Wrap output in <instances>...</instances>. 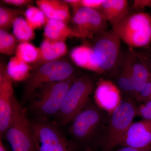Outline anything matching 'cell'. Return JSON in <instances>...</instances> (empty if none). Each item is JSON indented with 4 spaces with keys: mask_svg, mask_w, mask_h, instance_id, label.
Wrapping results in <instances>:
<instances>
[{
    "mask_svg": "<svg viewBox=\"0 0 151 151\" xmlns=\"http://www.w3.org/2000/svg\"><path fill=\"white\" fill-rule=\"evenodd\" d=\"M45 27L44 35L45 39L51 40L65 42L70 37H75L72 29L70 28L65 22L46 18Z\"/></svg>",
    "mask_w": 151,
    "mask_h": 151,
    "instance_id": "e0dca14e",
    "label": "cell"
},
{
    "mask_svg": "<svg viewBox=\"0 0 151 151\" xmlns=\"http://www.w3.org/2000/svg\"><path fill=\"white\" fill-rule=\"evenodd\" d=\"M109 116L97 104L89 102L68 124L70 140L76 147L94 148L102 136Z\"/></svg>",
    "mask_w": 151,
    "mask_h": 151,
    "instance_id": "6da1fadb",
    "label": "cell"
},
{
    "mask_svg": "<svg viewBox=\"0 0 151 151\" xmlns=\"http://www.w3.org/2000/svg\"><path fill=\"white\" fill-rule=\"evenodd\" d=\"M147 7H151V0H134L132 8L135 10L143 9Z\"/></svg>",
    "mask_w": 151,
    "mask_h": 151,
    "instance_id": "4dcf8cb0",
    "label": "cell"
},
{
    "mask_svg": "<svg viewBox=\"0 0 151 151\" xmlns=\"http://www.w3.org/2000/svg\"><path fill=\"white\" fill-rule=\"evenodd\" d=\"M23 11L19 9L0 8V28L6 30L12 26L14 21L23 14Z\"/></svg>",
    "mask_w": 151,
    "mask_h": 151,
    "instance_id": "484cf974",
    "label": "cell"
},
{
    "mask_svg": "<svg viewBox=\"0 0 151 151\" xmlns=\"http://www.w3.org/2000/svg\"><path fill=\"white\" fill-rule=\"evenodd\" d=\"M6 68L9 75L15 81L26 80L31 72L29 64L16 55L11 58Z\"/></svg>",
    "mask_w": 151,
    "mask_h": 151,
    "instance_id": "ffe728a7",
    "label": "cell"
},
{
    "mask_svg": "<svg viewBox=\"0 0 151 151\" xmlns=\"http://www.w3.org/2000/svg\"><path fill=\"white\" fill-rule=\"evenodd\" d=\"M138 107L131 99L122 100L109 116L108 123L97 145L106 151L119 146L137 113Z\"/></svg>",
    "mask_w": 151,
    "mask_h": 151,
    "instance_id": "3957f363",
    "label": "cell"
},
{
    "mask_svg": "<svg viewBox=\"0 0 151 151\" xmlns=\"http://www.w3.org/2000/svg\"><path fill=\"white\" fill-rule=\"evenodd\" d=\"M137 115L143 119L151 120V100L145 102L138 107Z\"/></svg>",
    "mask_w": 151,
    "mask_h": 151,
    "instance_id": "83f0119b",
    "label": "cell"
},
{
    "mask_svg": "<svg viewBox=\"0 0 151 151\" xmlns=\"http://www.w3.org/2000/svg\"><path fill=\"white\" fill-rule=\"evenodd\" d=\"M86 151H96V150L94 149V148H90V149H86Z\"/></svg>",
    "mask_w": 151,
    "mask_h": 151,
    "instance_id": "d590c367",
    "label": "cell"
},
{
    "mask_svg": "<svg viewBox=\"0 0 151 151\" xmlns=\"http://www.w3.org/2000/svg\"><path fill=\"white\" fill-rule=\"evenodd\" d=\"M25 19L34 29L45 25L46 17L39 7L29 6L25 12Z\"/></svg>",
    "mask_w": 151,
    "mask_h": 151,
    "instance_id": "d4e9b609",
    "label": "cell"
},
{
    "mask_svg": "<svg viewBox=\"0 0 151 151\" xmlns=\"http://www.w3.org/2000/svg\"><path fill=\"white\" fill-rule=\"evenodd\" d=\"M16 56L29 64L38 62L40 57V48L34 46L29 42L19 44L16 51Z\"/></svg>",
    "mask_w": 151,
    "mask_h": 151,
    "instance_id": "603a6c76",
    "label": "cell"
},
{
    "mask_svg": "<svg viewBox=\"0 0 151 151\" xmlns=\"http://www.w3.org/2000/svg\"><path fill=\"white\" fill-rule=\"evenodd\" d=\"M70 58L79 67L99 73L92 47L86 45L76 47L71 51Z\"/></svg>",
    "mask_w": 151,
    "mask_h": 151,
    "instance_id": "ac0fdd59",
    "label": "cell"
},
{
    "mask_svg": "<svg viewBox=\"0 0 151 151\" xmlns=\"http://www.w3.org/2000/svg\"><path fill=\"white\" fill-rule=\"evenodd\" d=\"M94 99L98 106L110 115L122 102L119 87L108 80L100 79L95 92Z\"/></svg>",
    "mask_w": 151,
    "mask_h": 151,
    "instance_id": "4fadbf2b",
    "label": "cell"
},
{
    "mask_svg": "<svg viewBox=\"0 0 151 151\" xmlns=\"http://www.w3.org/2000/svg\"><path fill=\"white\" fill-rule=\"evenodd\" d=\"M72 23L76 37H94L107 31L108 22L100 10L81 7L73 13Z\"/></svg>",
    "mask_w": 151,
    "mask_h": 151,
    "instance_id": "9c48e42d",
    "label": "cell"
},
{
    "mask_svg": "<svg viewBox=\"0 0 151 151\" xmlns=\"http://www.w3.org/2000/svg\"><path fill=\"white\" fill-rule=\"evenodd\" d=\"M30 121L35 141L36 151H76L58 124L49 119L34 118Z\"/></svg>",
    "mask_w": 151,
    "mask_h": 151,
    "instance_id": "8992f818",
    "label": "cell"
},
{
    "mask_svg": "<svg viewBox=\"0 0 151 151\" xmlns=\"http://www.w3.org/2000/svg\"><path fill=\"white\" fill-rule=\"evenodd\" d=\"M81 0H66L64 1L72 7L74 13L81 7Z\"/></svg>",
    "mask_w": 151,
    "mask_h": 151,
    "instance_id": "d6a6232c",
    "label": "cell"
},
{
    "mask_svg": "<svg viewBox=\"0 0 151 151\" xmlns=\"http://www.w3.org/2000/svg\"><path fill=\"white\" fill-rule=\"evenodd\" d=\"M151 100V95L150 97V98H149V100H148V101H149V100Z\"/></svg>",
    "mask_w": 151,
    "mask_h": 151,
    "instance_id": "74e56055",
    "label": "cell"
},
{
    "mask_svg": "<svg viewBox=\"0 0 151 151\" xmlns=\"http://www.w3.org/2000/svg\"><path fill=\"white\" fill-rule=\"evenodd\" d=\"M4 3L16 6H22L28 4L31 2L29 0H4Z\"/></svg>",
    "mask_w": 151,
    "mask_h": 151,
    "instance_id": "1f68e13d",
    "label": "cell"
},
{
    "mask_svg": "<svg viewBox=\"0 0 151 151\" xmlns=\"http://www.w3.org/2000/svg\"><path fill=\"white\" fill-rule=\"evenodd\" d=\"M149 81H150L151 82V73H150V78H149Z\"/></svg>",
    "mask_w": 151,
    "mask_h": 151,
    "instance_id": "8d00e7d4",
    "label": "cell"
},
{
    "mask_svg": "<svg viewBox=\"0 0 151 151\" xmlns=\"http://www.w3.org/2000/svg\"><path fill=\"white\" fill-rule=\"evenodd\" d=\"M3 138L13 151H36L35 141L26 110L16 98L13 116Z\"/></svg>",
    "mask_w": 151,
    "mask_h": 151,
    "instance_id": "ba28073f",
    "label": "cell"
},
{
    "mask_svg": "<svg viewBox=\"0 0 151 151\" xmlns=\"http://www.w3.org/2000/svg\"><path fill=\"white\" fill-rule=\"evenodd\" d=\"M74 68L69 63L57 60L36 68L26 80L22 104L27 103L36 90L42 85L66 80L73 76Z\"/></svg>",
    "mask_w": 151,
    "mask_h": 151,
    "instance_id": "5b68a950",
    "label": "cell"
},
{
    "mask_svg": "<svg viewBox=\"0 0 151 151\" xmlns=\"http://www.w3.org/2000/svg\"><path fill=\"white\" fill-rule=\"evenodd\" d=\"M0 151H8L3 143L2 139L0 138Z\"/></svg>",
    "mask_w": 151,
    "mask_h": 151,
    "instance_id": "e575fe53",
    "label": "cell"
},
{
    "mask_svg": "<svg viewBox=\"0 0 151 151\" xmlns=\"http://www.w3.org/2000/svg\"><path fill=\"white\" fill-rule=\"evenodd\" d=\"M36 4L47 18L61 21L66 23L70 19L69 6L64 1L38 0Z\"/></svg>",
    "mask_w": 151,
    "mask_h": 151,
    "instance_id": "5bb4252c",
    "label": "cell"
},
{
    "mask_svg": "<svg viewBox=\"0 0 151 151\" xmlns=\"http://www.w3.org/2000/svg\"><path fill=\"white\" fill-rule=\"evenodd\" d=\"M94 89V82L88 76L76 78L56 116L58 124L65 126L69 124L89 103Z\"/></svg>",
    "mask_w": 151,
    "mask_h": 151,
    "instance_id": "52a82bcc",
    "label": "cell"
},
{
    "mask_svg": "<svg viewBox=\"0 0 151 151\" xmlns=\"http://www.w3.org/2000/svg\"><path fill=\"white\" fill-rule=\"evenodd\" d=\"M40 57L38 62L42 65L46 63L55 61L63 56L67 52L65 42L51 40L45 39L40 47Z\"/></svg>",
    "mask_w": 151,
    "mask_h": 151,
    "instance_id": "2e32d148",
    "label": "cell"
},
{
    "mask_svg": "<svg viewBox=\"0 0 151 151\" xmlns=\"http://www.w3.org/2000/svg\"><path fill=\"white\" fill-rule=\"evenodd\" d=\"M151 95V82L148 81L144 87L135 95L136 100L144 103L147 102Z\"/></svg>",
    "mask_w": 151,
    "mask_h": 151,
    "instance_id": "4316f807",
    "label": "cell"
},
{
    "mask_svg": "<svg viewBox=\"0 0 151 151\" xmlns=\"http://www.w3.org/2000/svg\"><path fill=\"white\" fill-rule=\"evenodd\" d=\"M104 1V0H81V6L100 11Z\"/></svg>",
    "mask_w": 151,
    "mask_h": 151,
    "instance_id": "f1b7e54d",
    "label": "cell"
},
{
    "mask_svg": "<svg viewBox=\"0 0 151 151\" xmlns=\"http://www.w3.org/2000/svg\"><path fill=\"white\" fill-rule=\"evenodd\" d=\"M132 55L125 61L122 72L118 76L117 84L122 91L134 96L132 70Z\"/></svg>",
    "mask_w": 151,
    "mask_h": 151,
    "instance_id": "44dd1931",
    "label": "cell"
},
{
    "mask_svg": "<svg viewBox=\"0 0 151 151\" xmlns=\"http://www.w3.org/2000/svg\"><path fill=\"white\" fill-rule=\"evenodd\" d=\"M140 60L145 64L151 73V48L139 55H138Z\"/></svg>",
    "mask_w": 151,
    "mask_h": 151,
    "instance_id": "f546056e",
    "label": "cell"
},
{
    "mask_svg": "<svg viewBox=\"0 0 151 151\" xmlns=\"http://www.w3.org/2000/svg\"><path fill=\"white\" fill-rule=\"evenodd\" d=\"M12 27L14 36L21 42H29L35 37L34 29L21 17L16 19Z\"/></svg>",
    "mask_w": 151,
    "mask_h": 151,
    "instance_id": "7402d4cb",
    "label": "cell"
},
{
    "mask_svg": "<svg viewBox=\"0 0 151 151\" xmlns=\"http://www.w3.org/2000/svg\"><path fill=\"white\" fill-rule=\"evenodd\" d=\"M76 77L49 83L38 88L28 100V110L35 118L49 119L56 116L65 94Z\"/></svg>",
    "mask_w": 151,
    "mask_h": 151,
    "instance_id": "7a4b0ae2",
    "label": "cell"
},
{
    "mask_svg": "<svg viewBox=\"0 0 151 151\" xmlns=\"http://www.w3.org/2000/svg\"><path fill=\"white\" fill-rule=\"evenodd\" d=\"M112 27L121 40L130 47H147L151 43V16L148 14L129 13Z\"/></svg>",
    "mask_w": 151,
    "mask_h": 151,
    "instance_id": "277c9868",
    "label": "cell"
},
{
    "mask_svg": "<svg viewBox=\"0 0 151 151\" xmlns=\"http://www.w3.org/2000/svg\"><path fill=\"white\" fill-rule=\"evenodd\" d=\"M100 11L111 26L120 21L129 13V4L126 0H104Z\"/></svg>",
    "mask_w": 151,
    "mask_h": 151,
    "instance_id": "9a60e30c",
    "label": "cell"
},
{
    "mask_svg": "<svg viewBox=\"0 0 151 151\" xmlns=\"http://www.w3.org/2000/svg\"><path fill=\"white\" fill-rule=\"evenodd\" d=\"M18 41L15 36L0 29V52L2 54L11 55L16 52Z\"/></svg>",
    "mask_w": 151,
    "mask_h": 151,
    "instance_id": "cb8c5ba5",
    "label": "cell"
},
{
    "mask_svg": "<svg viewBox=\"0 0 151 151\" xmlns=\"http://www.w3.org/2000/svg\"><path fill=\"white\" fill-rule=\"evenodd\" d=\"M136 59V56L133 58L132 55V75L134 97L149 81L150 74L147 68L140 60L139 58V60Z\"/></svg>",
    "mask_w": 151,
    "mask_h": 151,
    "instance_id": "d6986e66",
    "label": "cell"
},
{
    "mask_svg": "<svg viewBox=\"0 0 151 151\" xmlns=\"http://www.w3.org/2000/svg\"><path fill=\"white\" fill-rule=\"evenodd\" d=\"M151 149V120L143 119L133 122L119 146Z\"/></svg>",
    "mask_w": 151,
    "mask_h": 151,
    "instance_id": "7c38bea8",
    "label": "cell"
},
{
    "mask_svg": "<svg viewBox=\"0 0 151 151\" xmlns=\"http://www.w3.org/2000/svg\"><path fill=\"white\" fill-rule=\"evenodd\" d=\"M114 151H151V149H141L131 147H122Z\"/></svg>",
    "mask_w": 151,
    "mask_h": 151,
    "instance_id": "836d02e7",
    "label": "cell"
},
{
    "mask_svg": "<svg viewBox=\"0 0 151 151\" xmlns=\"http://www.w3.org/2000/svg\"><path fill=\"white\" fill-rule=\"evenodd\" d=\"M16 97L12 79L3 63L0 64V138H2L12 122Z\"/></svg>",
    "mask_w": 151,
    "mask_h": 151,
    "instance_id": "8fae6325",
    "label": "cell"
},
{
    "mask_svg": "<svg viewBox=\"0 0 151 151\" xmlns=\"http://www.w3.org/2000/svg\"><path fill=\"white\" fill-rule=\"evenodd\" d=\"M92 47L99 73L107 72L115 67L119 59L121 39L113 30L97 36Z\"/></svg>",
    "mask_w": 151,
    "mask_h": 151,
    "instance_id": "30bf717a",
    "label": "cell"
}]
</instances>
